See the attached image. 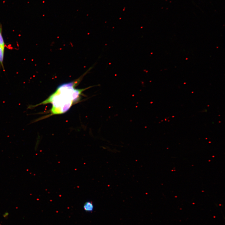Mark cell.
<instances>
[{"instance_id": "1", "label": "cell", "mask_w": 225, "mask_h": 225, "mask_svg": "<svg viewBox=\"0 0 225 225\" xmlns=\"http://www.w3.org/2000/svg\"><path fill=\"white\" fill-rule=\"evenodd\" d=\"M89 71L88 70L80 77L73 81L59 85L56 91L46 99L35 105H29L27 109H32L39 105L51 103L52 107L51 111L52 114H61L66 112L70 109L73 103L78 101L82 92L88 88L77 89L75 87Z\"/></svg>"}, {"instance_id": "2", "label": "cell", "mask_w": 225, "mask_h": 225, "mask_svg": "<svg viewBox=\"0 0 225 225\" xmlns=\"http://www.w3.org/2000/svg\"><path fill=\"white\" fill-rule=\"evenodd\" d=\"M83 208L85 211L88 212H91L93 210L94 206L92 202L87 201L84 203Z\"/></svg>"}, {"instance_id": "3", "label": "cell", "mask_w": 225, "mask_h": 225, "mask_svg": "<svg viewBox=\"0 0 225 225\" xmlns=\"http://www.w3.org/2000/svg\"><path fill=\"white\" fill-rule=\"evenodd\" d=\"M5 47L0 46V66H1L4 70L3 62L5 52Z\"/></svg>"}, {"instance_id": "4", "label": "cell", "mask_w": 225, "mask_h": 225, "mask_svg": "<svg viewBox=\"0 0 225 225\" xmlns=\"http://www.w3.org/2000/svg\"><path fill=\"white\" fill-rule=\"evenodd\" d=\"M2 27L0 22V46L5 47V44L2 35Z\"/></svg>"}, {"instance_id": "5", "label": "cell", "mask_w": 225, "mask_h": 225, "mask_svg": "<svg viewBox=\"0 0 225 225\" xmlns=\"http://www.w3.org/2000/svg\"><path fill=\"white\" fill-rule=\"evenodd\" d=\"M9 215V213L8 212H5L3 215V216L4 218H7L8 216Z\"/></svg>"}]
</instances>
